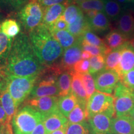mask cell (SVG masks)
Wrapping results in <instances>:
<instances>
[{
	"label": "cell",
	"mask_w": 134,
	"mask_h": 134,
	"mask_svg": "<svg viewBox=\"0 0 134 134\" xmlns=\"http://www.w3.org/2000/svg\"><path fill=\"white\" fill-rule=\"evenodd\" d=\"M59 96V90L57 84L48 83L37 81L32 91L30 94L29 99L38 98L46 96Z\"/></svg>",
	"instance_id": "9a60e30c"
},
{
	"label": "cell",
	"mask_w": 134,
	"mask_h": 134,
	"mask_svg": "<svg viewBox=\"0 0 134 134\" xmlns=\"http://www.w3.org/2000/svg\"><path fill=\"white\" fill-rule=\"evenodd\" d=\"M14 38L4 34L0 29V67L6 68Z\"/></svg>",
	"instance_id": "7402d4cb"
},
{
	"label": "cell",
	"mask_w": 134,
	"mask_h": 134,
	"mask_svg": "<svg viewBox=\"0 0 134 134\" xmlns=\"http://www.w3.org/2000/svg\"><path fill=\"white\" fill-rule=\"evenodd\" d=\"M88 118L86 105L78 103L68 117L69 124H79L86 121Z\"/></svg>",
	"instance_id": "f1b7e54d"
},
{
	"label": "cell",
	"mask_w": 134,
	"mask_h": 134,
	"mask_svg": "<svg viewBox=\"0 0 134 134\" xmlns=\"http://www.w3.org/2000/svg\"><path fill=\"white\" fill-rule=\"evenodd\" d=\"M1 18H2V16H1V13H0V24L1 23Z\"/></svg>",
	"instance_id": "f5cc1de1"
},
{
	"label": "cell",
	"mask_w": 134,
	"mask_h": 134,
	"mask_svg": "<svg viewBox=\"0 0 134 134\" xmlns=\"http://www.w3.org/2000/svg\"><path fill=\"white\" fill-rule=\"evenodd\" d=\"M37 1L44 9L58 4L66 3L68 4V0H37Z\"/></svg>",
	"instance_id": "60d3db41"
},
{
	"label": "cell",
	"mask_w": 134,
	"mask_h": 134,
	"mask_svg": "<svg viewBox=\"0 0 134 134\" xmlns=\"http://www.w3.org/2000/svg\"><path fill=\"white\" fill-rule=\"evenodd\" d=\"M67 5L66 3H62L45 8L41 24L49 29L60 17L63 16Z\"/></svg>",
	"instance_id": "e0dca14e"
},
{
	"label": "cell",
	"mask_w": 134,
	"mask_h": 134,
	"mask_svg": "<svg viewBox=\"0 0 134 134\" xmlns=\"http://www.w3.org/2000/svg\"><path fill=\"white\" fill-rule=\"evenodd\" d=\"M104 13L109 19L117 20L122 14V7L117 0H105Z\"/></svg>",
	"instance_id": "f546056e"
},
{
	"label": "cell",
	"mask_w": 134,
	"mask_h": 134,
	"mask_svg": "<svg viewBox=\"0 0 134 134\" xmlns=\"http://www.w3.org/2000/svg\"><path fill=\"white\" fill-rule=\"evenodd\" d=\"M0 29L6 36L14 38L21 32V26L17 20L13 18H9L1 22Z\"/></svg>",
	"instance_id": "d4e9b609"
},
{
	"label": "cell",
	"mask_w": 134,
	"mask_h": 134,
	"mask_svg": "<svg viewBox=\"0 0 134 134\" xmlns=\"http://www.w3.org/2000/svg\"><path fill=\"white\" fill-rule=\"evenodd\" d=\"M39 76V75H38ZM38 76L19 77L7 75V87L17 108L29 96L37 82Z\"/></svg>",
	"instance_id": "277c9868"
},
{
	"label": "cell",
	"mask_w": 134,
	"mask_h": 134,
	"mask_svg": "<svg viewBox=\"0 0 134 134\" xmlns=\"http://www.w3.org/2000/svg\"><path fill=\"white\" fill-rule=\"evenodd\" d=\"M117 28L129 40L134 37V16L129 11L122 12L117 20Z\"/></svg>",
	"instance_id": "2e32d148"
},
{
	"label": "cell",
	"mask_w": 134,
	"mask_h": 134,
	"mask_svg": "<svg viewBox=\"0 0 134 134\" xmlns=\"http://www.w3.org/2000/svg\"><path fill=\"white\" fill-rule=\"evenodd\" d=\"M7 85V74L6 68L0 67V92Z\"/></svg>",
	"instance_id": "b9f144b4"
},
{
	"label": "cell",
	"mask_w": 134,
	"mask_h": 134,
	"mask_svg": "<svg viewBox=\"0 0 134 134\" xmlns=\"http://www.w3.org/2000/svg\"><path fill=\"white\" fill-rule=\"evenodd\" d=\"M67 127H64V128L60 129L57 130L52 132L50 134H66Z\"/></svg>",
	"instance_id": "7dc6e473"
},
{
	"label": "cell",
	"mask_w": 134,
	"mask_h": 134,
	"mask_svg": "<svg viewBox=\"0 0 134 134\" xmlns=\"http://www.w3.org/2000/svg\"><path fill=\"white\" fill-rule=\"evenodd\" d=\"M68 24L65 21L63 16L60 17L56 21L53 23L52 26L49 28L50 32H53L55 31H63L67 30Z\"/></svg>",
	"instance_id": "f35d334b"
},
{
	"label": "cell",
	"mask_w": 134,
	"mask_h": 134,
	"mask_svg": "<svg viewBox=\"0 0 134 134\" xmlns=\"http://www.w3.org/2000/svg\"><path fill=\"white\" fill-rule=\"evenodd\" d=\"M82 13H83V11L78 4L71 3L67 5L63 16L66 23L68 24H71L76 21Z\"/></svg>",
	"instance_id": "1f68e13d"
},
{
	"label": "cell",
	"mask_w": 134,
	"mask_h": 134,
	"mask_svg": "<svg viewBox=\"0 0 134 134\" xmlns=\"http://www.w3.org/2000/svg\"><path fill=\"white\" fill-rule=\"evenodd\" d=\"M29 37L36 56L45 68L59 62L64 50L48 27L41 24L30 32Z\"/></svg>",
	"instance_id": "7a4b0ae2"
},
{
	"label": "cell",
	"mask_w": 134,
	"mask_h": 134,
	"mask_svg": "<svg viewBox=\"0 0 134 134\" xmlns=\"http://www.w3.org/2000/svg\"><path fill=\"white\" fill-rule=\"evenodd\" d=\"M111 134H134V120L130 115L114 117Z\"/></svg>",
	"instance_id": "4fadbf2b"
},
{
	"label": "cell",
	"mask_w": 134,
	"mask_h": 134,
	"mask_svg": "<svg viewBox=\"0 0 134 134\" xmlns=\"http://www.w3.org/2000/svg\"><path fill=\"white\" fill-rule=\"evenodd\" d=\"M45 117L33 107L28 105L18 110L11 120L14 134H31Z\"/></svg>",
	"instance_id": "3957f363"
},
{
	"label": "cell",
	"mask_w": 134,
	"mask_h": 134,
	"mask_svg": "<svg viewBox=\"0 0 134 134\" xmlns=\"http://www.w3.org/2000/svg\"><path fill=\"white\" fill-rule=\"evenodd\" d=\"M115 116V110H113L89 117L88 121L91 134H111L112 123Z\"/></svg>",
	"instance_id": "ba28073f"
},
{
	"label": "cell",
	"mask_w": 134,
	"mask_h": 134,
	"mask_svg": "<svg viewBox=\"0 0 134 134\" xmlns=\"http://www.w3.org/2000/svg\"><path fill=\"white\" fill-rule=\"evenodd\" d=\"M44 68L34 52L29 36L21 32L13 40L6 74L19 77L38 76Z\"/></svg>",
	"instance_id": "6da1fadb"
},
{
	"label": "cell",
	"mask_w": 134,
	"mask_h": 134,
	"mask_svg": "<svg viewBox=\"0 0 134 134\" xmlns=\"http://www.w3.org/2000/svg\"><path fill=\"white\" fill-rule=\"evenodd\" d=\"M120 81L128 88L134 91V69L122 76L120 78Z\"/></svg>",
	"instance_id": "ab89813d"
},
{
	"label": "cell",
	"mask_w": 134,
	"mask_h": 134,
	"mask_svg": "<svg viewBox=\"0 0 134 134\" xmlns=\"http://www.w3.org/2000/svg\"><path fill=\"white\" fill-rule=\"evenodd\" d=\"M115 117L129 115L134 108V91L120 81L114 92Z\"/></svg>",
	"instance_id": "8992f818"
},
{
	"label": "cell",
	"mask_w": 134,
	"mask_h": 134,
	"mask_svg": "<svg viewBox=\"0 0 134 134\" xmlns=\"http://www.w3.org/2000/svg\"><path fill=\"white\" fill-rule=\"evenodd\" d=\"M90 66V60H83L81 59L73 67V71L80 74L89 73Z\"/></svg>",
	"instance_id": "74e56055"
},
{
	"label": "cell",
	"mask_w": 134,
	"mask_h": 134,
	"mask_svg": "<svg viewBox=\"0 0 134 134\" xmlns=\"http://www.w3.org/2000/svg\"><path fill=\"white\" fill-rule=\"evenodd\" d=\"M97 91L113 95L115 89L120 81L119 75L115 71L104 70L94 75Z\"/></svg>",
	"instance_id": "9c48e42d"
},
{
	"label": "cell",
	"mask_w": 134,
	"mask_h": 134,
	"mask_svg": "<svg viewBox=\"0 0 134 134\" xmlns=\"http://www.w3.org/2000/svg\"><path fill=\"white\" fill-rule=\"evenodd\" d=\"M78 103V99L71 93L66 96L60 97L58 103V109L64 116L68 118L70 113Z\"/></svg>",
	"instance_id": "cb8c5ba5"
},
{
	"label": "cell",
	"mask_w": 134,
	"mask_h": 134,
	"mask_svg": "<svg viewBox=\"0 0 134 134\" xmlns=\"http://www.w3.org/2000/svg\"><path fill=\"white\" fill-rule=\"evenodd\" d=\"M29 0H0V8L10 13L19 11Z\"/></svg>",
	"instance_id": "4dcf8cb0"
},
{
	"label": "cell",
	"mask_w": 134,
	"mask_h": 134,
	"mask_svg": "<svg viewBox=\"0 0 134 134\" xmlns=\"http://www.w3.org/2000/svg\"><path fill=\"white\" fill-rule=\"evenodd\" d=\"M7 123V115L0 103V125Z\"/></svg>",
	"instance_id": "f6af8a7d"
},
{
	"label": "cell",
	"mask_w": 134,
	"mask_h": 134,
	"mask_svg": "<svg viewBox=\"0 0 134 134\" xmlns=\"http://www.w3.org/2000/svg\"><path fill=\"white\" fill-rule=\"evenodd\" d=\"M134 69V48L127 42L122 46L121 58L117 73L120 78Z\"/></svg>",
	"instance_id": "7c38bea8"
},
{
	"label": "cell",
	"mask_w": 134,
	"mask_h": 134,
	"mask_svg": "<svg viewBox=\"0 0 134 134\" xmlns=\"http://www.w3.org/2000/svg\"><path fill=\"white\" fill-rule=\"evenodd\" d=\"M31 134H47L46 128H45L44 124H43V121L41 122L36 127V128L35 129Z\"/></svg>",
	"instance_id": "ee69618b"
},
{
	"label": "cell",
	"mask_w": 134,
	"mask_h": 134,
	"mask_svg": "<svg viewBox=\"0 0 134 134\" xmlns=\"http://www.w3.org/2000/svg\"><path fill=\"white\" fill-rule=\"evenodd\" d=\"M71 93L78 99V103L86 105L88 99L80 74L71 71Z\"/></svg>",
	"instance_id": "ffe728a7"
},
{
	"label": "cell",
	"mask_w": 134,
	"mask_h": 134,
	"mask_svg": "<svg viewBox=\"0 0 134 134\" xmlns=\"http://www.w3.org/2000/svg\"><path fill=\"white\" fill-rule=\"evenodd\" d=\"M105 2V0H86L78 5L84 13L89 11H104Z\"/></svg>",
	"instance_id": "d6a6232c"
},
{
	"label": "cell",
	"mask_w": 134,
	"mask_h": 134,
	"mask_svg": "<svg viewBox=\"0 0 134 134\" xmlns=\"http://www.w3.org/2000/svg\"><path fill=\"white\" fill-rule=\"evenodd\" d=\"M92 55L91 53L85 51V50H83L81 53V59L83 60H89L92 57Z\"/></svg>",
	"instance_id": "bcb514c9"
},
{
	"label": "cell",
	"mask_w": 134,
	"mask_h": 134,
	"mask_svg": "<svg viewBox=\"0 0 134 134\" xmlns=\"http://www.w3.org/2000/svg\"><path fill=\"white\" fill-rule=\"evenodd\" d=\"M90 29L93 32L101 34L108 31L111 28V24L108 17L103 11H99L96 16L88 19Z\"/></svg>",
	"instance_id": "d6986e66"
},
{
	"label": "cell",
	"mask_w": 134,
	"mask_h": 134,
	"mask_svg": "<svg viewBox=\"0 0 134 134\" xmlns=\"http://www.w3.org/2000/svg\"><path fill=\"white\" fill-rule=\"evenodd\" d=\"M120 4H129L130 3H134V0H117Z\"/></svg>",
	"instance_id": "c3c4849f"
},
{
	"label": "cell",
	"mask_w": 134,
	"mask_h": 134,
	"mask_svg": "<svg viewBox=\"0 0 134 134\" xmlns=\"http://www.w3.org/2000/svg\"><path fill=\"white\" fill-rule=\"evenodd\" d=\"M81 42H85L92 46L98 47H106L104 40L101 39L91 30H88L84 33L81 37L79 38Z\"/></svg>",
	"instance_id": "836d02e7"
},
{
	"label": "cell",
	"mask_w": 134,
	"mask_h": 134,
	"mask_svg": "<svg viewBox=\"0 0 134 134\" xmlns=\"http://www.w3.org/2000/svg\"><path fill=\"white\" fill-rule=\"evenodd\" d=\"M67 30L76 38H79L84 34L85 32L91 30L89 25L88 19L85 14L82 13L78 17L75 23L68 24Z\"/></svg>",
	"instance_id": "603a6c76"
},
{
	"label": "cell",
	"mask_w": 134,
	"mask_h": 134,
	"mask_svg": "<svg viewBox=\"0 0 134 134\" xmlns=\"http://www.w3.org/2000/svg\"><path fill=\"white\" fill-rule=\"evenodd\" d=\"M51 33L64 50L75 45L79 39L72 35L68 30L55 31Z\"/></svg>",
	"instance_id": "484cf974"
},
{
	"label": "cell",
	"mask_w": 134,
	"mask_h": 134,
	"mask_svg": "<svg viewBox=\"0 0 134 134\" xmlns=\"http://www.w3.org/2000/svg\"><path fill=\"white\" fill-rule=\"evenodd\" d=\"M122 46L110 50L105 56V70L115 71L117 73L121 58Z\"/></svg>",
	"instance_id": "83f0119b"
},
{
	"label": "cell",
	"mask_w": 134,
	"mask_h": 134,
	"mask_svg": "<svg viewBox=\"0 0 134 134\" xmlns=\"http://www.w3.org/2000/svg\"><path fill=\"white\" fill-rule=\"evenodd\" d=\"M80 76H81L84 87L86 90L87 97H88V99H89L91 95L96 91H95L96 87H95L94 79L92 75L90 74V73L80 74Z\"/></svg>",
	"instance_id": "8d00e7d4"
},
{
	"label": "cell",
	"mask_w": 134,
	"mask_h": 134,
	"mask_svg": "<svg viewBox=\"0 0 134 134\" xmlns=\"http://www.w3.org/2000/svg\"><path fill=\"white\" fill-rule=\"evenodd\" d=\"M44 8L37 0H29L17 13L20 24L24 31L29 33L42 24Z\"/></svg>",
	"instance_id": "5b68a950"
},
{
	"label": "cell",
	"mask_w": 134,
	"mask_h": 134,
	"mask_svg": "<svg viewBox=\"0 0 134 134\" xmlns=\"http://www.w3.org/2000/svg\"><path fill=\"white\" fill-rule=\"evenodd\" d=\"M66 134H91L88 123L85 121L79 124H69Z\"/></svg>",
	"instance_id": "d590c367"
},
{
	"label": "cell",
	"mask_w": 134,
	"mask_h": 134,
	"mask_svg": "<svg viewBox=\"0 0 134 134\" xmlns=\"http://www.w3.org/2000/svg\"><path fill=\"white\" fill-rule=\"evenodd\" d=\"M114 100L113 95L95 91L88 99L86 104L88 117L97 114L114 110Z\"/></svg>",
	"instance_id": "52a82bcc"
},
{
	"label": "cell",
	"mask_w": 134,
	"mask_h": 134,
	"mask_svg": "<svg viewBox=\"0 0 134 134\" xmlns=\"http://www.w3.org/2000/svg\"><path fill=\"white\" fill-rule=\"evenodd\" d=\"M128 41V38L117 29L110 31L104 39L105 45L110 50L120 47Z\"/></svg>",
	"instance_id": "44dd1931"
},
{
	"label": "cell",
	"mask_w": 134,
	"mask_h": 134,
	"mask_svg": "<svg viewBox=\"0 0 134 134\" xmlns=\"http://www.w3.org/2000/svg\"><path fill=\"white\" fill-rule=\"evenodd\" d=\"M129 115L132 117V118L133 119V120H134V108L133 109V110H132V111L130 112V113Z\"/></svg>",
	"instance_id": "816d5d0a"
},
{
	"label": "cell",
	"mask_w": 134,
	"mask_h": 134,
	"mask_svg": "<svg viewBox=\"0 0 134 134\" xmlns=\"http://www.w3.org/2000/svg\"><path fill=\"white\" fill-rule=\"evenodd\" d=\"M0 103L7 115V123H11L13 117L18 112V108L10 94L7 85L0 92Z\"/></svg>",
	"instance_id": "ac0fdd59"
},
{
	"label": "cell",
	"mask_w": 134,
	"mask_h": 134,
	"mask_svg": "<svg viewBox=\"0 0 134 134\" xmlns=\"http://www.w3.org/2000/svg\"><path fill=\"white\" fill-rule=\"evenodd\" d=\"M129 43L130 44V46H131L132 47L134 48V37L132 38H131V39L129 40Z\"/></svg>",
	"instance_id": "f907efd6"
},
{
	"label": "cell",
	"mask_w": 134,
	"mask_h": 134,
	"mask_svg": "<svg viewBox=\"0 0 134 134\" xmlns=\"http://www.w3.org/2000/svg\"><path fill=\"white\" fill-rule=\"evenodd\" d=\"M71 71H63L58 77L57 86L59 96H65L71 93Z\"/></svg>",
	"instance_id": "4316f807"
},
{
	"label": "cell",
	"mask_w": 134,
	"mask_h": 134,
	"mask_svg": "<svg viewBox=\"0 0 134 134\" xmlns=\"http://www.w3.org/2000/svg\"><path fill=\"white\" fill-rule=\"evenodd\" d=\"M133 35H134V31H133Z\"/></svg>",
	"instance_id": "db71d44e"
},
{
	"label": "cell",
	"mask_w": 134,
	"mask_h": 134,
	"mask_svg": "<svg viewBox=\"0 0 134 134\" xmlns=\"http://www.w3.org/2000/svg\"><path fill=\"white\" fill-rule=\"evenodd\" d=\"M86 1V0H68V4L73 3V4H80V3L83 2V1Z\"/></svg>",
	"instance_id": "681fc988"
},
{
	"label": "cell",
	"mask_w": 134,
	"mask_h": 134,
	"mask_svg": "<svg viewBox=\"0 0 134 134\" xmlns=\"http://www.w3.org/2000/svg\"><path fill=\"white\" fill-rule=\"evenodd\" d=\"M58 96H46L29 99L27 103L38 110L44 117L58 110Z\"/></svg>",
	"instance_id": "8fae6325"
},
{
	"label": "cell",
	"mask_w": 134,
	"mask_h": 134,
	"mask_svg": "<svg viewBox=\"0 0 134 134\" xmlns=\"http://www.w3.org/2000/svg\"><path fill=\"white\" fill-rule=\"evenodd\" d=\"M83 52L81 42L79 38L77 42L64 50L59 62L58 66L62 71H73L75 65L81 60Z\"/></svg>",
	"instance_id": "30bf717a"
},
{
	"label": "cell",
	"mask_w": 134,
	"mask_h": 134,
	"mask_svg": "<svg viewBox=\"0 0 134 134\" xmlns=\"http://www.w3.org/2000/svg\"><path fill=\"white\" fill-rule=\"evenodd\" d=\"M43 124L46 128V133L50 134L55 130L68 127L69 122L68 119L58 110L45 117Z\"/></svg>",
	"instance_id": "5bb4252c"
},
{
	"label": "cell",
	"mask_w": 134,
	"mask_h": 134,
	"mask_svg": "<svg viewBox=\"0 0 134 134\" xmlns=\"http://www.w3.org/2000/svg\"><path fill=\"white\" fill-rule=\"evenodd\" d=\"M0 134H14L11 123H6L0 125Z\"/></svg>",
	"instance_id": "7bdbcfd3"
},
{
	"label": "cell",
	"mask_w": 134,
	"mask_h": 134,
	"mask_svg": "<svg viewBox=\"0 0 134 134\" xmlns=\"http://www.w3.org/2000/svg\"><path fill=\"white\" fill-rule=\"evenodd\" d=\"M90 66L89 73L94 75L99 72L105 70V56L98 55L94 56L90 59Z\"/></svg>",
	"instance_id": "e575fe53"
}]
</instances>
